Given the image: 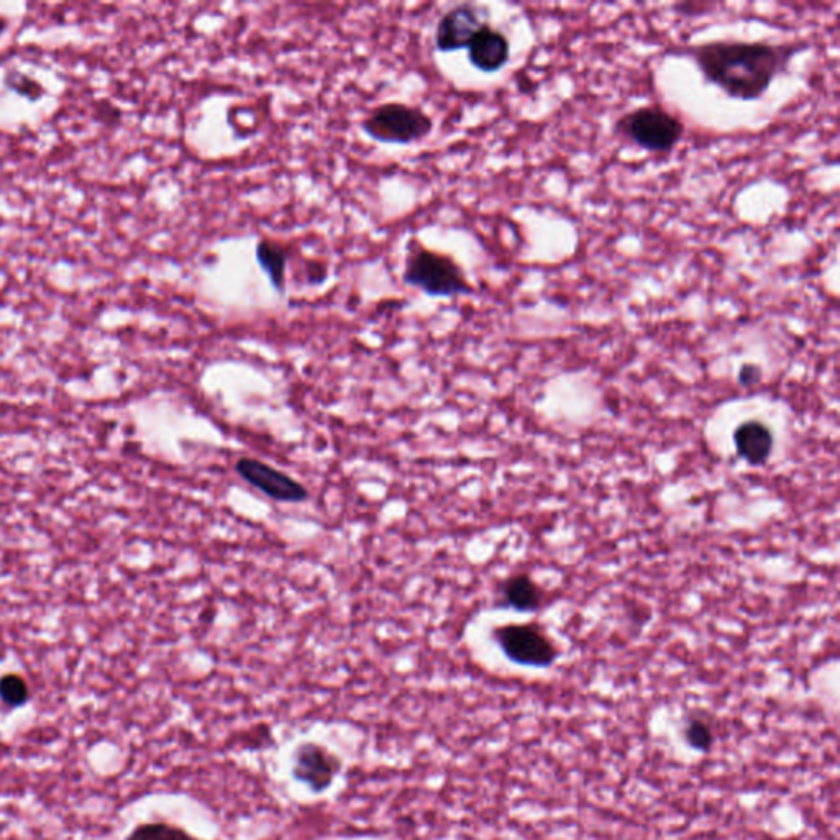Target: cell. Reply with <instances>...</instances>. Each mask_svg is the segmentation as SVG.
Segmentation results:
<instances>
[{"label":"cell","instance_id":"6da1fadb","mask_svg":"<svg viewBox=\"0 0 840 840\" xmlns=\"http://www.w3.org/2000/svg\"><path fill=\"white\" fill-rule=\"evenodd\" d=\"M798 45L718 40L683 49L706 81L737 101L762 98L778 76L786 73Z\"/></svg>","mask_w":840,"mask_h":840},{"label":"cell","instance_id":"7a4b0ae2","mask_svg":"<svg viewBox=\"0 0 840 840\" xmlns=\"http://www.w3.org/2000/svg\"><path fill=\"white\" fill-rule=\"evenodd\" d=\"M402 279L406 285L432 298H453L475 291L462 266L452 256L425 248L416 240L409 243Z\"/></svg>","mask_w":840,"mask_h":840},{"label":"cell","instance_id":"3957f363","mask_svg":"<svg viewBox=\"0 0 840 840\" xmlns=\"http://www.w3.org/2000/svg\"><path fill=\"white\" fill-rule=\"evenodd\" d=\"M616 135L649 153L666 155L685 135V125L675 113L660 104L637 107L616 122Z\"/></svg>","mask_w":840,"mask_h":840},{"label":"cell","instance_id":"277c9868","mask_svg":"<svg viewBox=\"0 0 840 840\" xmlns=\"http://www.w3.org/2000/svg\"><path fill=\"white\" fill-rule=\"evenodd\" d=\"M362 129L375 142L411 145L430 135L433 120L419 107L405 102H386L365 117Z\"/></svg>","mask_w":840,"mask_h":840},{"label":"cell","instance_id":"5b68a950","mask_svg":"<svg viewBox=\"0 0 840 840\" xmlns=\"http://www.w3.org/2000/svg\"><path fill=\"white\" fill-rule=\"evenodd\" d=\"M502 652L518 665L546 668L559 659L555 643L533 625L506 626L496 630Z\"/></svg>","mask_w":840,"mask_h":840},{"label":"cell","instance_id":"8992f818","mask_svg":"<svg viewBox=\"0 0 840 840\" xmlns=\"http://www.w3.org/2000/svg\"><path fill=\"white\" fill-rule=\"evenodd\" d=\"M339 755L316 742H305L295 750L292 776L312 793H323L333 785L342 772Z\"/></svg>","mask_w":840,"mask_h":840},{"label":"cell","instance_id":"52a82bcc","mask_svg":"<svg viewBox=\"0 0 840 840\" xmlns=\"http://www.w3.org/2000/svg\"><path fill=\"white\" fill-rule=\"evenodd\" d=\"M235 469L253 488L275 501L301 502L308 499V489L301 483L259 460L240 458Z\"/></svg>","mask_w":840,"mask_h":840},{"label":"cell","instance_id":"ba28073f","mask_svg":"<svg viewBox=\"0 0 840 840\" xmlns=\"http://www.w3.org/2000/svg\"><path fill=\"white\" fill-rule=\"evenodd\" d=\"M483 13L473 3H460L446 10L435 26V48L442 53L468 48L475 33L482 29Z\"/></svg>","mask_w":840,"mask_h":840},{"label":"cell","instance_id":"9c48e42d","mask_svg":"<svg viewBox=\"0 0 840 840\" xmlns=\"http://www.w3.org/2000/svg\"><path fill=\"white\" fill-rule=\"evenodd\" d=\"M469 63L483 73H496L505 68L511 58V43L501 30L483 23L468 45Z\"/></svg>","mask_w":840,"mask_h":840},{"label":"cell","instance_id":"30bf717a","mask_svg":"<svg viewBox=\"0 0 840 840\" xmlns=\"http://www.w3.org/2000/svg\"><path fill=\"white\" fill-rule=\"evenodd\" d=\"M737 453L753 466L765 465L772 455L773 433L760 420H747L734 432Z\"/></svg>","mask_w":840,"mask_h":840},{"label":"cell","instance_id":"8fae6325","mask_svg":"<svg viewBox=\"0 0 840 840\" xmlns=\"http://www.w3.org/2000/svg\"><path fill=\"white\" fill-rule=\"evenodd\" d=\"M291 252L281 242L272 239H262L256 245V259L259 268L266 273L273 288L285 295L286 276H288V263Z\"/></svg>","mask_w":840,"mask_h":840},{"label":"cell","instance_id":"7c38bea8","mask_svg":"<svg viewBox=\"0 0 840 840\" xmlns=\"http://www.w3.org/2000/svg\"><path fill=\"white\" fill-rule=\"evenodd\" d=\"M505 598L518 611H535L542 603V593L527 575H518L506 583Z\"/></svg>","mask_w":840,"mask_h":840},{"label":"cell","instance_id":"4fadbf2b","mask_svg":"<svg viewBox=\"0 0 840 840\" xmlns=\"http://www.w3.org/2000/svg\"><path fill=\"white\" fill-rule=\"evenodd\" d=\"M682 734L686 745L696 752L708 753L715 747V726L705 716L693 715L686 718Z\"/></svg>","mask_w":840,"mask_h":840},{"label":"cell","instance_id":"5bb4252c","mask_svg":"<svg viewBox=\"0 0 840 840\" xmlns=\"http://www.w3.org/2000/svg\"><path fill=\"white\" fill-rule=\"evenodd\" d=\"M126 840H201L178 826L166 822H148L139 826Z\"/></svg>","mask_w":840,"mask_h":840},{"label":"cell","instance_id":"9a60e30c","mask_svg":"<svg viewBox=\"0 0 840 840\" xmlns=\"http://www.w3.org/2000/svg\"><path fill=\"white\" fill-rule=\"evenodd\" d=\"M0 698L12 708L25 705L29 699V688L20 676L7 675L0 679Z\"/></svg>","mask_w":840,"mask_h":840},{"label":"cell","instance_id":"2e32d148","mask_svg":"<svg viewBox=\"0 0 840 840\" xmlns=\"http://www.w3.org/2000/svg\"><path fill=\"white\" fill-rule=\"evenodd\" d=\"M5 85L7 88L12 89L13 92L29 99V101H38L43 96L42 85L19 71L9 73L5 78Z\"/></svg>","mask_w":840,"mask_h":840},{"label":"cell","instance_id":"e0dca14e","mask_svg":"<svg viewBox=\"0 0 840 840\" xmlns=\"http://www.w3.org/2000/svg\"><path fill=\"white\" fill-rule=\"evenodd\" d=\"M760 376H762V372H760L759 366L743 365L740 369L739 379L743 386H752L760 382Z\"/></svg>","mask_w":840,"mask_h":840},{"label":"cell","instance_id":"ac0fdd59","mask_svg":"<svg viewBox=\"0 0 840 840\" xmlns=\"http://www.w3.org/2000/svg\"><path fill=\"white\" fill-rule=\"evenodd\" d=\"M308 279L311 285H322L327 279V266L320 262L309 263Z\"/></svg>","mask_w":840,"mask_h":840},{"label":"cell","instance_id":"d6986e66","mask_svg":"<svg viewBox=\"0 0 840 840\" xmlns=\"http://www.w3.org/2000/svg\"><path fill=\"white\" fill-rule=\"evenodd\" d=\"M7 30V22L3 16H0V35H2L3 32Z\"/></svg>","mask_w":840,"mask_h":840}]
</instances>
